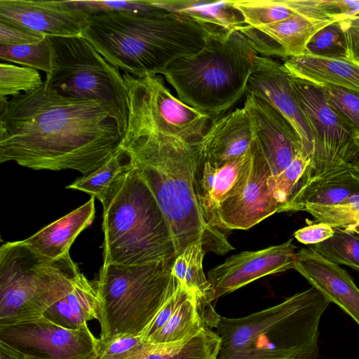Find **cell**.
<instances>
[{"label":"cell","mask_w":359,"mask_h":359,"mask_svg":"<svg viewBox=\"0 0 359 359\" xmlns=\"http://www.w3.org/2000/svg\"><path fill=\"white\" fill-rule=\"evenodd\" d=\"M89 16L67 1L0 0V22L46 36H81Z\"/></svg>","instance_id":"9a60e30c"},{"label":"cell","mask_w":359,"mask_h":359,"mask_svg":"<svg viewBox=\"0 0 359 359\" xmlns=\"http://www.w3.org/2000/svg\"><path fill=\"white\" fill-rule=\"evenodd\" d=\"M269 166L253 140V159L241 192L224 201L217 214L218 229H248L278 212V203L269 185Z\"/></svg>","instance_id":"2e32d148"},{"label":"cell","mask_w":359,"mask_h":359,"mask_svg":"<svg viewBox=\"0 0 359 359\" xmlns=\"http://www.w3.org/2000/svg\"><path fill=\"white\" fill-rule=\"evenodd\" d=\"M253 159V142L243 156L222 164L198 158L195 172L196 196L208 225L217 229V214L222 204L239 194L246 184Z\"/></svg>","instance_id":"ac0fdd59"},{"label":"cell","mask_w":359,"mask_h":359,"mask_svg":"<svg viewBox=\"0 0 359 359\" xmlns=\"http://www.w3.org/2000/svg\"><path fill=\"white\" fill-rule=\"evenodd\" d=\"M334 234L332 226L324 223L309 224L294 233V238L305 245H315L321 243Z\"/></svg>","instance_id":"b9f144b4"},{"label":"cell","mask_w":359,"mask_h":359,"mask_svg":"<svg viewBox=\"0 0 359 359\" xmlns=\"http://www.w3.org/2000/svg\"><path fill=\"white\" fill-rule=\"evenodd\" d=\"M169 13H176L201 27L204 32L229 33L245 25L241 14L232 5L231 0H149Z\"/></svg>","instance_id":"4316f807"},{"label":"cell","mask_w":359,"mask_h":359,"mask_svg":"<svg viewBox=\"0 0 359 359\" xmlns=\"http://www.w3.org/2000/svg\"><path fill=\"white\" fill-rule=\"evenodd\" d=\"M220 348L217 332L205 328L194 337L176 343H148L138 359H217Z\"/></svg>","instance_id":"83f0119b"},{"label":"cell","mask_w":359,"mask_h":359,"mask_svg":"<svg viewBox=\"0 0 359 359\" xmlns=\"http://www.w3.org/2000/svg\"><path fill=\"white\" fill-rule=\"evenodd\" d=\"M48 38L51 69L44 82L61 95L100 103L116 120L124 135L128 95L120 70L82 36Z\"/></svg>","instance_id":"9c48e42d"},{"label":"cell","mask_w":359,"mask_h":359,"mask_svg":"<svg viewBox=\"0 0 359 359\" xmlns=\"http://www.w3.org/2000/svg\"><path fill=\"white\" fill-rule=\"evenodd\" d=\"M46 38V36L35 32L0 22V46L37 44Z\"/></svg>","instance_id":"60d3db41"},{"label":"cell","mask_w":359,"mask_h":359,"mask_svg":"<svg viewBox=\"0 0 359 359\" xmlns=\"http://www.w3.org/2000/svg\"><path fill=\"white\" fill-rule=\"evenodd\" d=\"M78 269L69 254L50 260L23 241L0 248V325L43 316Z\"/></svg>","instance_id":"ba28073f"},{"label":"cell","mask_w":359,"mask_h":359,"mask_svg":"<svg viewBox=\"0 0 359 359\" xmlns=\"http://www.w3.org/2000/svg\"><path fill=\"white\" fill-rule=\"evenodd\" d=\"M205 252L201 241L190 244L176 254L171 273L194 297L201 317L205 325L211 328L216 327L220 316L212 305L215 300V291L203 269Z\"/></svg>","instance_id":"7402d4cb"},{"label":"cell","mask_w":359,"mask_h":359,"mask_svg":"<svg viewBox=\"0 0 359 359\" xmlns=\"http://www.w3.org/2000/svg\"><path fill=\"white\" fill-rule=\"evenodd\" d=\"M330 303L311 286L245 317L220 316L217 359H317L320 319Z\"/></svg>","instance_id":"277c9868"},{"label":"cell","mask_w":359,"mask_h":359,"mask_svg":"<svg viewBox=\"0 0 359 359\" xmlns=\"http://www.w3.org/2000/svg\"><path fill=\"white\" fill-rule=\"evenodd\" d=\"M196 143L156 134L124 135L122 147L162 211L175 253L201 241L205 252L224 255L233 248L219 229L207 224L196 196Z\"/></svg>","instance_id":"7a4b0ae2"},{"label":"cell","mask_w":359,"mask_h":359,"mask_svg":"<svg viewBox=\"0 0 359 359\" xmlns=\"http://www.w3.org/2000/svg\"><path fill=\"white\" fill-rule=\"evenodd\" d=\"M99 299L96 284L90 282L77 269L71 276L62 295L43 316L70 330H78L87 321L98 320Z\"/></svg>","instance_id":"cb8c5ba5"},{"label":"cell","mask_w":359,"mask_h":359,"mask_svg":"<svg viewBox=\"0 0 359 359\" xmlns=\"http://www.w3.org/2000/svg\"><path fill=\"white\" fill-rule=\"evenodd\" d=\"M102 206V266L142 265L175 257L165 217L134 166Z\"/></svg>","instance_id":"8992f818"},{"label":"cell","mask_w":359,"mask_h":359,"mask_svg":"<svg viewBox=\"0 0 359 359\" xmlns=\"http://www.w3.org/2000/svg\"><path fill=\"white\" fill-rule=\"evenodd\" d=\"M345 32L348 60L359 65V13L341 20Z\"/></svg>","instance_id":"7bdbcfd3"},{"label":"cell","mask_w":359,"mask_h":359,"mask_svg":"<svg viewBox=\"0 0 359 359\" xmlns=\"http://www.w3.org/2000/svg\"><path fill=\"white\" fill-rule=\"evenodd\" d=\"M292 241L257 251H243L210 269L207 278L215 300L265 276L294 269L296 247Z\"/></svg>","instance_id":"4fadbf2b"},{"label":"cell","mask_w":359,"mask_h":359,"mask_svg":"<svg viewBox=\"0 0 359 359\" xmlns=\"http://www.w3.org/2000/svg\"><path fill=\"white\" fill-rule=\"evenodd\" d=\"M283 65L294 77L359 93V65L349 60L302 55L287 58Z\"/></svg>","instance_id":"484cf974"},{"label":"cell","mask_w":359,"mask_h":359,"mask_svg":"<svg viewBox=\"0 0 359 359\" xmlns=\"http://www.w3.org/2000/svg\"><path fill=\"white\" fill-rule=\"evenodd\" d=\"M0 359H26L7 346L0 343Z\"/></svg>","instance_id":"ee69618b"},{"label":"cell","mask_w":359,"mask_h":359,"mask_svg":"<svg viewBox=\"0 0 359 359\" xmlns=\"http://www.w3.org/2000/svg\"><path fill=\"white\" fill-rule=\"evenodd\" d=\"M81 36L114 67L139 77L161 74L173 61L198 52L204 43L200 25L169 12L154 16L91 15Z\"/></svg>","instance_id":"3957f363"},{"label":"cell","mask_w":359,"mask_h":359,"mask_svg":"<svg viewBox=\"0 0 359 359\" xmlns=\"http://www.w3.org/2000/svg\"><path fill=\"white\" fill-rule=\"evenodd\" d=\"M310 160L300 153L280 174L271 176L269 185L278 203V212L287 200L296 184L309 164Z\"/></svg>","instance_id":"f35d334b"},{"label":"cell","mask_w":359,"mask_h":359,"mask_svg":"<svg viewBox=\"0 0 359 359\" xmlns=\"http://www.w3.org/2000/svg\"><path fill=\"white\" fill-rule=\"evenodd\" d=\"M333 22L296 13L277 22L259 27L244 25L236 30L245 36L257 53L287 59L302 55L311 38Z\"/></svg>","instance_id":"d6986e66"},{"label":"cell","mask_w":359,"mask_h":359,"mask_svg":"<svg viewBox=\"0 0 359 359\" xmlns=\"http://www.w3.org/2000/svg\"><path fill=\"white\" fill-rule=\"evenodd\" d=\"M294 269L359 326V288L346 271L311 247L296 252Z\"/></svg>","instance_id":"ffe728a7"},{"label":"cell","mask_w":359,"mask_h":359,"mask_svg":"<svg viewBox=\"0 0 359 359\" xmlns=\"http://www.w3.org/2000/svg\"><path fill=\"white\" fill-rule=\"evenodd\" d=\"M344 229L346 231L354 232L357 234H359V222L349 224V225L344 227Z\"/></svg>","instance_id":"f6af8a7d"},{"label":"cell","mask_w":359,"mask_h":359,"mask_svg":"<svg viewBox=\"0 0 359 359\" xmlns=\"http://www.w3.org/2000/svg\"><path fill=\"white\" fill-rule=\"evenodd\" d=\"M321 88L327 103L350 129L359 146V93L331 85Z\"/></svg>","instance_id":"836d02e7"},{"label":"cell","mask_w":359,"mask_h":359,"mask_svg":"<svg viewBox=\"0 0 359 359\" xmlns=\"http://www.w3.org/2000/svg\"><path fill=\"white\" fill-rule=\"evenodd\" d=\"M128 95L124 135L156 134L196 143L211 117L175 97L162 76L123 74Z\"/></svg>","instance_id":"30bf717a"},{"label":"cell","mask_w":359,"mask_h":359,"mask_svg":"<svg viewBox=\"0 0 359 359\" xmlns=\"http://www.w3.org/2000/svg\"><path fill=\"white\" fill-rule=\"evenodd\" d=\"M358 222H359V220L356 223H358Z\"/></svg>","instance_id":"7dc6e473"},{"label":"cell","mask_w":359,"mask_h":359,"mask_svg":"<svg viewBox=\"0 0 359 359\" xmlns=\"http://www.w3.org/2000/svg\"><path fill=\"white\" fill-rule=\"evenodd\" d=\"M147 344L142 336L122 337L105 344L99 341L94 359H138Z\"/></svg>","instance_id":"ab89813d"},{"label":"cell","mask_w":359,"mask_h":359,"mask_svg":"<svg viewBox=\"0 0 359 359\" xmlns=\"http://www.w3.org/2000/svg\"><path fill=\"white\" fill-rule=\"evenodd\" d=\"M67 2L72 6L81 9L87 14L120 13L136 15L154 16L168 12L152 5L149 0L144 1H97L71 0Z\"/></svg>","instance_id":"8d00e7d4"},{"label":"cell","mask_w":359,"mask_h":359,"mask_svg":"<svg viewBox=\"0 0 359 359\" xmlns=\"http://www.w3.org/2000/svg\"><path fill=\"white\" fill-rule=\"evenodd\" d=\"M95 215V198L23 240L32 250L50 260L69 254L80 233L90 225Z\"/></svg>","instance_id":"603a6c76"},{"label":"cell","mask_w":359,"mask_h":359,"mask_svg":"<svg viewBox=\"0 0 359 359\" xmlns=\"http://www.w3.org/2000/svg\"><path fill=\"white\" fill-rule=\"evenodd\" d=\"M174 259L102 266L96 282L100 343L144 334L176 287L177 279L171 273Z\"/></svg>","instance_id":"52a82bcc"},{"label":"cell","mask_w":359,"mask_h":359,"mask_svg":"<svg viewBox=\"0 0 359 359\" xmlns=\"http://www.w3.org/2000/svg\"><path fill=\"white\" fill-rule=\"evenodd\" d=\"M116 120L100 103L61 95L44 81L35 90L0 97V163L87 175L121 147Z\"/></svg>","instance_id":"6da1fadb"},{"label":"cell","mask_w":359,"mask_h":359,"mask_svg":"<svg viewBox=\"0 0 359 359\" xmlns=\"http://www.w3.org/2000/svg\"><path fill=\"white\" fill-rule=\"evenodd\" d=\"M257 55L237 30L204 32L202 48L173 61L161 75L179 100L216 118L245 94Z\"/></svg>","instance_id":"5b68a950"},{"label":"cell","mask_w":359,"mask_h":359,"mask_svg":"<svg viewBox=\"0 0 359 359\" xmlns=\"http://www.w3.org/2000/svg\"><path fill=\"white\" fill-rule=\"evenodd\" d=\"M208 327L201 317L194 297L189 292L168 321L145 341L172 344L189 339Z\"/></svg>","instance_id":"f546056e"},{"label":"cell","mask_w":359,"mask_h":359,"mask_svg":"<svg viewBox=\"0 0 359 359\" xmlns=\"http://www.w3.org/2000/svg\"><path fill=\"white\" fill-rule=\"evenodd\" d=\"M332 228V236L311 248L327 260L359 271V234L341 227Z\"/></svg>","instance_id":"1f68e13d"},{"label":"cell","mask_w":359,"mask_h":359,"mask_svg":"<svg viewBox=\"0 0 359 359\" xmlns=\"http://www.w3.org/2000/svg\"><path fill=\"white\" fill-rule=\"evenodd\" d=\"M245 25L259 27L285 20L297 13L287 0H231Z\"/></svg>","instance_id":"4dcf8cb0"},{"label":"cell","mask_w":359,"mask_h":359,"mask_svg":"<svg viewBox=\"0 0 359 359\" xmlns=\"http://www.w3.org/2000/svg\"><path fill=\"white\" fill-rule=\"evenodd\" d=\"M245 93L264 100L290 122L301 141L304 156L310 160L313 151L311 131L296 100L290 74L283 64L257 55Z\"/></svg>","instance_id":"e0dca14e"},{"label":"cell","mask_w":359,"mask_h":359,"mask_svg":"<svg viewBox=\"0 0 359 359\" xmlns=\"http://www.w3.org/2000/svg\"><path fill=\"white\" fill-rule=\"evenodd\" d=\"M303 55L348 60L341 20L333 22L318 30L306 44Z\"/></svg>","instance_id":"d6a6232c"},{"label":"cell","mask_w":359,"mask_h":359,"mask_svg":"<svg viewBox=\"0 0 359 359\" xmlns=\"http://www.w3.org/2000/svg\"><path fill=\"white\" fill-rule=\"evenodd\" d=\"M1 62H10L48 74L51 69V48L48 36L37 44L0 46Z\"/></svg>","instance_id":"d590c367"},{"label":"cell","mask_w":359,"mask_h":359,"mask_svg":"<svg viewBox=\"0 0 359 359\" xmlns=\"http://www.w3.org/2000/svg\"><path fill=\"white\" fill-rule=\"evenodd\" d=\"M243 107L251 121L254 141L273 177L285 170L300 154L301 141L290 122L264 100L245 93Z\"/></svg>","instance_id":"5bb4252c"},{"label":"cell","mask_w":359,"mask_h":359,"mask_svg":"<svg viewBox=\"0 0 359 359\" xmlns=\"http://www.w3.org/2000/svg\"><path fill=\"white\" fill-rule=\"evenodd\" d=\"M43 81L36 69L1 62L0 97H13L35 90Z\"/></svg>","instance_id":"e575fe53"},{"label":"cell","mask_w":359,"mask_h":359,"mask_svg":"<svg viewBox=\"0 0 359 359\" xmlns=\"http://www.w3.org/2000/svg\"><path fill=\"white\" fill-rule=\"evenodd\" d=\"M304 211L310 213L315 222L344 228L359 220V195L350 198L342 204L308 205Z\"/></svg>","instance_id":"74e56055"},{"label":"cell","mask_w":359,"mask_h":359,"mask_svg":"<svg viewBox=\"0 0 359 359\" xmlns=\"http://www.w3.org/2000/svg\"><path fill=\"white\" fill-rule=\"evenodd\" d=\"M133 166L130 154L121 147L104 165L76 180L67 189L88 194L103 205L118 180Z\"/></svg>","instance_id":"f1b7e54d"},{"label":"cell","mask_w":359,"mask_h":359,"mask_svg":"<svg viewBox=\"0 0 359 359\" xmlns=\"http://www.w3.org/2000/svg\"><path fill=\"white\" fill-rule=\"evenodd\" d=\"M353 166L359 172V154L353 163Z\"/></svg>","instance_id":"bcb514c9"},{"label":"cell","mask_w":359,"mask_h":359,"mask_svg":"<svg viewBox=\"0 0 359 359\" xmlns=\"http://www.w3.org/2000/svg\"><path fill=\"white\" fill-rule=\"evenodd\" d=\"M253 140L250 119L242 107L215 118L196 147L200 160L222 164L245 154Z\"/></svg>","instance_id":"44dd1931"},{"label":"cell","mask_w":359,"mask_h":359,"mask_svg":"<svg viewBox=\"0 0 359 359\" xmlns=\"http://www.w3.org/2000/svg\"><path fill=\"white\" fill-rule=\"evenodd\" d=\"M359 195V172L354 166L340 168L306 184L285 207L283 212L304 211L308 205L344 203Z\"/></svg>","instance_id":"d4e9b609"},{"label":"cell","mask_w":359,"mask_h":359,"mask_svg":"<svg viewBox=\"0 0 359 359\" xmlns=\"http://www.w3.org/2000/svg\"><path fill=\"white\" fill-rule=\"evenodd\" d=\"M0 343L26 359H94L99 339L94 337L87 324L70 330L42 316L0 325Z\"/></svg>","instance_id":"7c38bea8"},{"label":"cell","mask_w":359,"mask_h":359,"mask_svg":"<svg viewBox=\"0 0 359 359\" xmlns=\"http://www.w3.org/2000/svg\"><path fill=\"white\" fill-rule=\"evenodd\" d=\"M290 83L313 137L309 164L302 175L285 207L310 181L342 168L353 166L359 146L347 126L326 102L321 86L290 74Z\"/></svg>","instance_id":"8fae6325"}]
</instances>
